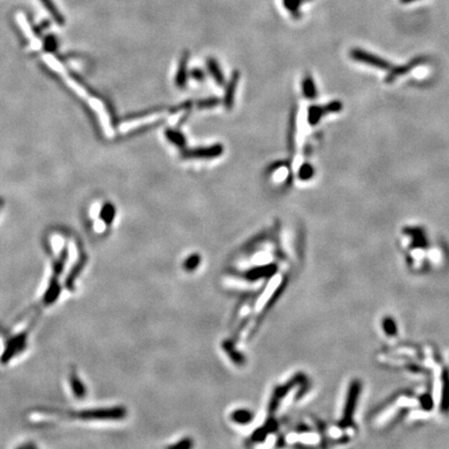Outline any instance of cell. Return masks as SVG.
Here are the masks:
<instances>
[{"label": "cell", "mask_w": 449, "mask_h": 449, "mask_svg": "<svg viewBox=\"0 0 449 449\" xmlns=\"http://www.w3.org/2000/svg\"><path fill=\"white\" fill-rule=\"evenodd\" d=\"M39 315L40 310L35 309L27 316L19 320V323L8 335V338L5 339L4 347L0 354V365H7L8 363L26 350L30 331L34 328Z\"/></svg>", "instance_id": "1"}, {"label": "cell", "mask_w": 449, "mask_h": 449, "mask_svg": "<svg viewBox=\"0 0 449 449\" xmlns=\"http://www.w3.org/2000/svg\"><path fill=\"white\" fill-rule=\"evenodd\" d=\"M47 61L52 66V68H55L56 71H58L60 74H62V76L66 78V80L69 82V84L75 91H76L79 95H81L82 97L87 99V101L96 111V112L99 114V117H100L102 126H103V129H104L106 135H108L109 137L112 136L113 129H112L111 120H110V114L108 113V112H106V108H105L104 103L101 101V99L95 97L94 95L90 94L89 91L85 89L82 84H80L76 78L71 76V75L68 73V71L66 72V70L62 68L60 63L58 61H56V59H53V57H48Z\"/></svg>", "instance_id": "2"}, {"label": "cell", "mask_w": 449, "mask_h": 449, "mask_svg": "<svg viewBox=\"0 0 449 449\" xmlns=\"http://www.w3.org/2000/svg\"><path fill=\"white\" fill-rule=\"evenodd\" d=\"M360 393H361V382L358 380L352 381L348 388L346 400L344 403L343 414H342V419L340 421V425L342 427L350 425V423L352 421V417H354V413L356 410L358 398L360 396Z\"/></svg>", "instance_id": "3"}, {"label": "cell", "mask_w": 449, "mask_h": 449, "mask_svg": "<svg viewBox=\"0 0 449 449\" xmlns=\"http://www.w3.org/2000/svg\"><path fill=\"white\" fill-rule=\"evenodd\" d=\"M166 114H167V112L164 110H155V111H149V112H143L138 115H134V117H129V119L124 120V122L120 126L121 131L125 132L128 130L134 129V128H137V127L154 123Z\"/></svg>", "instance_id": "4"}, {"label": "cell", "mask_w": 449, "mask_h": 449, "mask_svg": "<svg viewBox=\"0 0 449 449\" xmlns=\"http://www.w3.org/2000/svg\"><path fill=\"white\" fill-rule=\"evenodd\" d=\"M223 153V147L221 145H215L211 147L201 148L185 151L183 156L186 158H213L220 156Z\"/></svg>", "instance_id": "5"}, {"label": "cell", "mask_w": 449, "mask_h": 449, "mask_svg": "<svg viewBox=\"0 0 449 449\" xmlns=\"http://www.w3.org/2000/svg\"><path fill=\"white\" fill-rule=\"evenodd\" d=\"M238 80H239V74L237 72H235L232 75L231 80L227 84L226 94H224V100L227 110H231L232 105L234 103V96H235V92H236Z\"/></svg>", "instance_id": "6"}, {"label": "cell", "mask_w": 449, "mask_h": 449, "mask_svg": "<svg viewBox=\"0 0 449 449\" xmlns=\"http://www.w3.org/2000/svg\"><path fill=\"white\" fill-rule=\"evenodd\" d=\"M442 396H441V411L443 413L449 412V372L444 371L442 377Z\"/></svg>", "instance_id": "7"}, {"label": "cell", "mask_w": 449, "mask_h": 449, "mask_svg": "<svg viewBox=\"0 0 449 449\" xmlns=\"http://www.w3.org/2000/svg\"><path fill=\"white\" fill-rule=\"evenodd\" d=\"M187 60H188V53H184L181 57L180 63H179V68L177 71L176 75V84L178 87L182 88L185 85L186 78H187Z\"/></svg>", "instance_id": "8"}, {"label": "cell", "mask_w": 449, "mask_h": 449, "mask_svg": "<svg viewBox=\"0 0 449 449\" xmlns=\"http://www.w3.org/2000/svg\"><path fill=\"white\" fill-rule=\"evenodd\" d=\"M191 109V103L190 102H185L182 103L181 105L175 108L169 113V123L170 124H176L180 120H182L183 117L188 113V112Z\"/></svg>", "instance_id": "9"}, {"label": "cell", "mask_w": 449, "mask_h": 449, "mask_svg": "<svg viewBox=\"0 0 449 449\" xmlns=\"http://www.w3.org/2000/svg\"><path fill=\"white\" fill-rule=\"evenodd\" d=\"M40 1L43 4V6L46 8L47 12L51 15L53 20H55L57 24L63 25V23H65V18H63V16L60 14L55 2H53L52 0H40Z\"/></svg>", "instance_id": "10"}, {"label": "cell", "mask_w": 449, "mask_h": 449, "mask_svg": "<svg viewBox=\"0 0 449 449\" xmlns=\"http://www.w3.org/2000/svg\"><path fill=\"white\" fill-rule=\"evenodd\" d=\"M207 66H208V70L211 74V76L213 77V79H215V81L219 85H223L224 80L222 70H221L220 66L218 65V62L215 59H209L207 61Z\"/></svg>", "instance_id": "11"}, {"label": "cell", "mask_w": 449, "mask_h": 449, "mask_svg": "<svg viewBox=\"0 0 449 449\" xmlns=\"http://www.w3.org/2000/svg\"><path fill=\"white\" fill-rule=\"evenodd\" d=\"M166 136H167V138L170 143L178 146V147H182V146L185 145V137H184V135L181 132L175 130V129H168L166 131Z\"/></svg>", "instance_id": "12"}, {"label": "cell", "mask_w": 449, "mask_h": 449, "mask_svg": "<svg viewBox=\"0 0 449 449\" xmlns=\"http://www.w3.org/2000/svg\"><path fill=\"white\" fill-rule=\"evenodd\" d=\"M70 385H71V388H72L74 395H76V396H82L84 393V388L82 387V384L80 383V381L77 377V373L75 371L71 372Z\"/></svg>", "instance_id": "13"}, {"label": "cell", "mask_w": 449, "mask_h": 449, "mask_svg": "<svg viewBox=\"0 0 449 449\" xmlns=\"http://www.w3.org/2000/svg\"><path fill=\"white\" fill-rule=\"evenodd\" d=\"M383 329L388 336H394L397 334V327L394 320L390 317H386L383 320Z\"/></svg>", "instance_id": "14"}, {"label": "cell", "mask_w": 449, "mask_h": 449, "mask_svg": "<svg viewBox=\"0 0 449 449\" xmlns=\"http://www.w3.org/2000/svg\"><path fill=\"white\" fill-rule=\"evenodd\" d=\"M306 1L307 0H283L284 6L286 7L287 10H289L291 14H296L299 9L298 7H301V5Z\"/></svg>", "instance_id": "15"}, {"label": "cell", "mask_w": 449, "mask_h": 449, "mask_svg": "<svg viewBox=\"0 0 449 449\" xmlns=\"http://www.w3.org/2000/svg\"><path fill=\"white\" fill-rule=\"evenodd\" d=\"M114 207L112 204H106L101 210V217L105 222L111 223L114 217Z\"/></svg>", "instance_id": "16"}, {"label": "cell", "mask_w": 449, "mask_h": 449, "mask_svg": "<svg viewBox=\"0 0 449 449\" xmlns=\"http://www.w3.org/2000/svg\"><path fill=\"white\" fill-rule=\"evenodd\" d=\"M44 47L47 51H55L56 48L57 47V41L56 39L55 36H48L46 39H45V42H44Z\"/></svg>", "instance_id": "17"}, {"label": "cell", "mask_w": 449, "mask_h": 449, "mask_svg": "<svg viewBox=\"0 0 449 449\" xmlns=\"http://www.w3.org/2000/svg\"><path fill=\"white\" fill-rule=\"evenodd\" d=\"M220 102L219 99H216V98H213V99H206V100H203L199 103V108L201 109H210V108H213V106H216L218 105Z\"/></svg>", "instance_id": "18"}, {"label": "cell", "mask_w": 449, "mask_h": 449, "mask_svg": "<svg viewBox=\"0 0 449 449\" xmlns=\"http://www.w3.org/2000/svg\"><path fill=\"white\" fill-rule=\"evenodd\" d=\"M420 402H421V405H422V408L424 410H431L432 407H433V400H432V397L430 396V395H423V396L421 397L420 399Z\"/></svg>", "instance_id": "19"}, {"label": "cell", "mask_w": 449, "mask_h": 449, "mask_svg": "<svg viewBox=\"0 0 449 449\" xmlns=\"http://www.w3.org/2000/svg\"><path fill=\"white\" fill-rule=\"evenodd\" d=\"M191 77L197 79V80H202L203 78H204V74H203L202 71L195 69V70H192V72H191Z\"/></svg>", "instance_id": "20"}, {"label": "cell", "mask_w": 449, "mask_h": 449, "mask_svg": "<svg viewBox=\"0 0 449 449\" xmlns=\"http://www.w3.org/2000/svg\"><path fill=\"white\" fill-rule=\"evenodd\" d=\"M415 1H417V0H400V2L403 4H409V3H412Z\"/></svg>", "instance_id": "21"}, {"label": "cell", "mask_w": 449, "mask_h": 449, "mask_svg": "<svg viewBox=\"0 0 449 449\" xmlns=\"http://www.w3.org/2000/svg\"><path fill=\"white\" fill-rule=\"evenodd\" d=\"M2 207H3V199L0 198V211H1Z\"/></svg>", "instance_id": "22"}]
</instances>
